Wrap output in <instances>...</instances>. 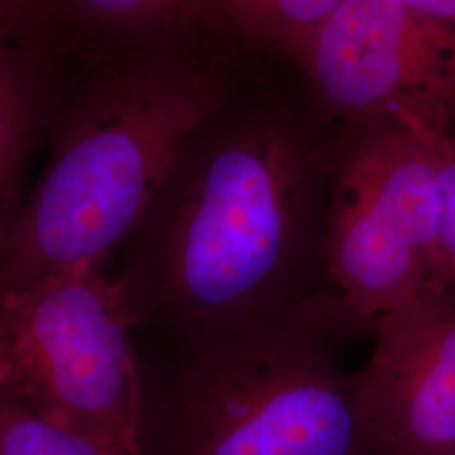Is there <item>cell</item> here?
Instances as JSON below:
<instances>
[{
  "label": "cell",
  "instance_id": "7",
  "mask_svg": "<svg viewBox=\"0 0 455 455\" xmlns=\"http://www.w3.org/2000/svg\"><path fill=\"white\" fill-rule=\"evenodd\" d=\"M371 332L349 387L376 455H455V287L430 280Z\"/></svg>",
  "mask_w": 455,
  "mask_h": 455
},
{
  "label": "cell",
  "instance_id": "11",
  "mask_svg": "<svg viewBox=\"0 0 455 455\" xmlns=\"http://www.w3.org/2000/svg\"><path fill=\"white\" fill-rule=\"evenodd\" d=\"M54 14L65 12L84 24L110 31H148L197 16L199 0H51Z\"/></svg>",
  "mask_w": 455,
  "mask_h": 455
},
{
  "label": "cell",
  "instance_id": "5",
  "mask_svg": "<svg viewBox=\"0 0 455 455\" xmlns=\"http://www.w3.org/2000/svg\"><path fill=\"white\" fill-rule=\"evenodd\" d=\"M439 223L434 164L402 116L342 124L325 196L324 289L373 329L432 280Z\"/></svg>",
  "mask_w": 455,
  "mask_h": 455
},
{
  "label": "cell",
  "instance_id": "4",
  "mask_svg": "<svg viewBox=\"0 0 455 455\" xmlns=\"http://www.w3.org/2000/svg\"><path fill=\"white\" fill-rule=\"evenodd\" d=\"M133 327L120 283L103 265L0 292V391L48 422L144 455Z\"/></svg>",
  "mask_w": 455,
  "mask_h": 455
},
{
  "label": "cell",
  "instance_id": "8",
  "mask_svg": "<svg viewBox=\"0 0 455 455\" xmlns=\"http://www.w3.org/2000/svg\"><path fill=\"white\" fill-rule=\"evenodd\" d=\"M37 54L0 43V238L19 210L17 189L43 120Z\"/></svg>",
  "mask_w": 455,
  "mask_h": 455
},
{
  "label": "cell",
  "instance_id": "6",
  "mask_svg": "<svg viewBox=\"0 0 455 455\" xmlns=\"http://www.w3.org/2000/svg\"><path fill=\"white\" fill-rule=\"evenodd\" d=\"M278 54L342 124L403 116L455 137V28L395 0H344Z\"/></svg>",
  "mask_w": 455,
  "mask_h": 455
},
{
  "label": "cell",
  "instance_id": "13",
  "mask_svg": "<svg viewBox=\"0 0 455 455\" xmlns=\"http://www.w3.org/2000/svg\"><path fill=\"white\" fill-rule=\"evenodd\" d=\"M52 16L51 0H0V43L37 52Z\"/></svg>",
  "mask_w": 455,
  "mask_h": 455
},
{
  "label": "cell",
  "instance_id": "12",
  "mask_svg": "<svg viewBox=\"0 0 455 455\" xmlns=\"http://www.w3.org/2000/svg\"><path fill=\"white\" fill-rule=\"evenodd\" d=\"M411 124L428 147L439 195V223L430 274L432 280L455 287V137Z\"/></svg>",
  "mask_w": 455,
  "mask_h": 455
},
{
  "label": "cell",
  "instance_id": "14",
  "mask_svg": "<svg viewBox=\"0 0 455 455\" xmlns=\"http://www.w3.org/2000/svg\"><path fill=\"white\" fill-rule=\"evenodd\" d=\"M408 9L455 28V0H395Z\"/></svg>",
  "mask_w": 455,
  "mask_h": 455
},
{
  "label": "cell",
  "instance_id": "2",
  "mask_svg": "<svg viewBox=\"0 0 455 455\" xmlns=\"http://www.w3.org/2000/svg\"><path fill=\"white\" fill-rule=\"evenodd\" d=\"M221 107L220 76L188 60L152 54L103 73L61 118L46 169L0 238V292L103 265Z\"/></svg>",
  "mask_w": 455,
  "mask_h": 455
},
{
  "label": "cell",
  "instance_id": "1",
  "mask_svg": "<svg viewBox=\"0 0 455 455\" xmlns=\"http://www.w3.org/2000/svg\"><path fill=\"white\" fill-rule=\"evenodd\" d=\"M218 114L182 147L116 278L135 325L163 321L184 339L251 324L324 289L336 132L278 112L227 124Z\"/></svg>",
  "mask_w": 455,
  "mask_h": 455
},
{
  "label": "cell",
  "instance_id": "10",
  "mask_svg": "<svg viewBox=\"0 0 455 455\" xmlns=\"http://www.w3.org/2000/svg\"><path fill=\"white\" fill-rule=\"evenodd\" d=\"M0 455H127L112 445L48 422L0 391Z\"/></svg>",
  "mask_w": 455,
  "mask_h": 455
},
{
  "label": "cell",
  "instance_id": "3",
  "mask_svg": "<svg viewBox=\"0 0 455 455\" xmlns=\"http://www.w3.org/2000/svg\"><path fill=\"white\" fill-rule=\"evenodd\" d=\"M336 295L186 339L159 422L161 455H376L339 347L366 332Z\"/></svg>",
  "mask_w": 455,
  "mask_h": 455
},
{
  "label": "cell",
  "instance_id": "9",
  "mask_svg": "<svg viewBox=\"0 0 455 455\" xmlns=\"http://www.w3.org/2000/svg\"><path fill=\"white\" fill-rule=\"evenodd\" d=\"M344 0H199L197 16L246 43L278 52L331 16Z\"/></svg>",
  "mask_w": 455,
  "mask_h": 455
}]
</instances>
